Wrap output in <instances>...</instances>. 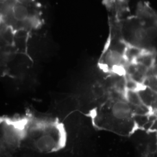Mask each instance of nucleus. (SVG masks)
<instances>
[{"instance_id":"obj_1","label":"nucleus","mask_w":157,"mask_h":157,"mask_svg":"<svg viewBox=\"0 0 157 157\" xmlns=\"http://www.w3.org/2000/svg\"><path fill=\"white\" fill-rule=\"evenodd\" d=\"M131 107L124 101H118L112 107L113 116L118 119L124 120L128 118L131 113Z\"/></svg>"},{"instance_id":"obj_2","label":"nucleus","mask_w":157,"mask_h":157,"mask_svg":"<svg viewBox=\"0 0 157 157\" xmlns=\"http://www.w3.org/2000/svg\"><path fill=\"white\" fill-rule=\"evenodd\" d=\"M106 58L107 63L111 67H119L123 61V57L117 51H110Z\"/></svg>"},{"instance_id":"obj_3","label":"nucleus","mask_w":157,"mask_h":157,"mask_svg":"<svg viewBox=\"0 0 157 157\" xmlns=\"http://www.w3.org/2000/svg\"><path fill=\"white\" fill-rule=\"evenodd\" d=\"M152 73L157 77V64L155 65V67L152 69Z\"/></svg>"}]
</instances>
